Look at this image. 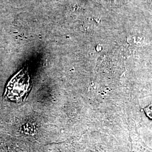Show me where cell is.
Listing matches in <instances>:
<instances>
[{
	"label": "cell",
	"instance_id": "1",
	"mask_svg": "<svg viewBox=\"0 0 152 152\" xmlns=\"http://www.w3.org/2000/svg\"><path fill=\"white\" fill-rule=\"evenodd\" d=\"M30 89V77L27 69H23L8 82L4 95L11 101L20 102L26 98Z\"/></svg>",
	"mask_w": 152,
	"mask_h": 152
},
{
	"label": "cell",
	"instance_id": "2",
	"mask_svg": "<svg viewBox=\"0 0 152 152\" xmlns=\"http://www.w3.org/2000/svg\"><path fill=\"white\" fill-rule=\"evenodd\" d=\"M144 110L147 115L152 119V104L144 109Z\"/></svg>",
	"mask_w": 152,
	"mask_h": 152
}]
</instances>
